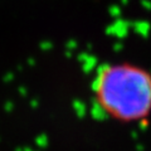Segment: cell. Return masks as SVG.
I'll list each match as a JSON object with an SVG mask.
<instances>
[{"mask_svg":"<svg viewBox=\"0 0 151 151\" xmlns=\"http://www.w3.org/2000/svg\"><path fill=\"white\" fill-rule=\"evenodd\" d=\"M98 107L112 120L140 124L151 115V73L134 63H110L97 70L92 84Z\"/></svg>","mask_w":151,"mask_h":151,"instance_id":"1","label":"cell"}]
</instances>
